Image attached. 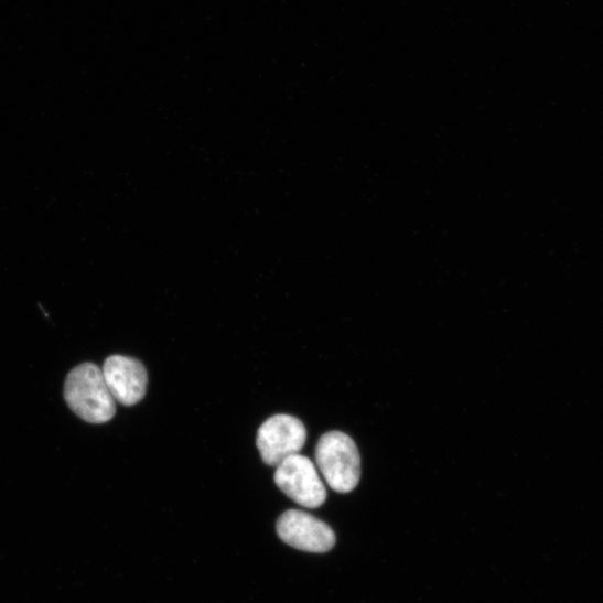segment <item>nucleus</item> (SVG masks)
I'll return each instance as SVG.
<instances>
[{
	"label": "nucleus",
	"mask_w": 603,
	"mask_h": 603,
	"mask_svg": "<svg viewBox=\"0 0 603 603\" xmlns=\"http://www.w3.org/2000/svg\"><path fill=\"white\" fill-rule=\"evenodd\" d=\"M317 467L327 485L335 492L347 494L360 482L362 459L354 440L341 432H329L315 449Z\"/></svg>",
	"instance_id": "nucleus-2"
},
{
	"label": "nucleus",
	"mask_w": 603,
	"mask_h": 603,
	"mask_svg": "<svg viewBox=\"0 0 603 603\" xmlns=\"http://www.w3.org/2000/svg\"><path fill=\"white\" fill-rule=\"evenodd\" d=\"M277 529L284 543L305 552H329L336 541L333 530L327 525L300 509L283 513Z\"/></svg>",
	"instance_id": "nucleus-5"
},
{
	"label": "nucleus",
	"mask_w": 603,
	"mask_h": 603,
	"mask_svg": "<svg viewBox=\"0 0 603 603\" xmlns=\"http://www.w3.org/2000/svg\"><path fill=\"white\" fill-rule=\"evenodd\" d=\"M306 442L304 423L290 414H276L258 429L257 449L266 464L278 466L299 454Z\"/></svg>",
	"instance_id": "nucleus-3"
},
{
	"label": "nucleus",
	"mask_w": 603,
	"mask_h": 603,
	"mask_svg": "<svg viewBox=\"0 0 603 603\" xmlns=\"http://www.w3.org/2000/svg\"><path fill=\"white\" fill-rule=\"evenodd\" d=\"M278 487L297 504L317 508L326 499V489L313 462L295 454L277 466Z\"/></svg>",
	"instance_id": "nucleus-4"
},
{
	"label": "nucleus",
	"mask_w": 603,
	"mask_h": 603,
	"mask_svg": "<svg viewBox=\"0 0 603 603\" xmlns=\"http://www.w3.org/2000/svg\"><path fill=\"white\" fill-rule=\"evenodd\" d=\"M103 373L111 395L119 403L131 407L146 396L148 373L139 360L111 356L106 360Z\"/></svg>",
	"instance_id": "nucleus-6"
},
{
	"label": "nucleus",
	"mask_w": 603,
	"mask_h": 603,
	"mask_svg": "<svg viewBox=\"0 0 603 603\" xmlns=\"http://www.w3.org/2000/svg\"><path fill=\"white\" fill-rule=\"evenodd\" d=\"M64 398L69 409L86 422H108L117 411L103 370L91 363L82 364L68 374Z\"/></svg>",
	"instance_id": "nucleus-1"
}]
</instances>
